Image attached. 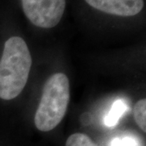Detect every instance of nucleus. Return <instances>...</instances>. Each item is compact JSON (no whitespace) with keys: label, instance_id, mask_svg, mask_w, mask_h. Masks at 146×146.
Masks as SVG:
<instances>
[{"label":"nucleus","instance_id":"obj_1","mask_svg":"<svg viewBox=\"0 0 146 146\" xmlns=\"http://www.w3.org/2000/svg\"><path fill=\"white\" fill-rule=\"evenodd\" d=\"M32 67L26 42L20 36L7 40L0 59V98L11 100L25 89Z\"/></svg>","mask_w":146,"mask_h":146},{"label":"nucleus","instance_id":"obj_2","mask_svg":"<svg viewBox=\"0 0 146 146\" xmlns=\"http://www.w3.org/2000/svg\"><path fill=\"white\" fill-rule=\"evenodd\" d=\"M70 95V82L65 74L54 73L47 80L34 116L38 130L50 131L60 123L66 115Z\"/></svg>","mask_w":146,"mask_h":146},{"label":"nucleus","instance_id":"obj_3","mask_svg":"<svg viewBox=\"0 0 146 146\" xmlns=\"http://www.w3.org/2000/svg\"><path fill=\"white\" fill-rule=\"evenodd\" d=\"M25 15L35 26L50 29L63 17L65 0H21Z\"/></svg>","mask_w":146,"mask_h":146},{"label":"nucleus","instance_id":"obj_4","mask_svg":"<svg viewBox=\"0 0 146 146\" xmlns=\"http://www.w3.org/2000/svg\"><path fill=\"white\" fill-rule=\"evenodd\" d=\"M85 2L97 10L119 16H136L144 7L143 0H85Z\"/></svg>","mask_w":146,"mask_h":146},{"label":"nucleus","instance_id":"obj_5","mask_svg":"<svg viewBox=\"0 0 146 146\" xmlns=\"http://www.w3.org/2000/svg\"><path fill=\"white\" fill-rule=\"evenodd\" d=\"M127 109H128L127 105L126 104L123 100H116L112 105L109 113L105 117V125L110 127H115L118 123L120 118L127 110Z\"/></svg>","mask_w":146,"mask_h":146},{"label":"nucleus","instance_id":"obj_6","mask_svg":"<svg viewBox=\"0 0 146 146\" xmlns=\"http://www.w3.org/2000/svg\"><path fill=\"white\" fill-rule=\"evenodd\" d=\"M134 119L144 132L146 131V100L141 99L134 106Z\"/></svg>","mask_w":146,"mask_h":146},{"label":"nucleus","instance_id":"obj_7","mask_svg":"<svg viewBox=\"0 0 146 146\" xmlns=\"http://www.w3.org/2000/svg\"><path fill=\"white\" fill-rule=\"evenodd\" d=\"M65 146H98L89 136L84 133H74L69 136Z\"/></svg>","mask_w":146,"mask_h":146},{"label":"nucleus","instance_id":"obj_8","mask_svg":"<svg viewBox=\"0 0 146 146\" xmlns=\"http://www.w3.org/2000/svg\"><path fill=\"white\" fill-rule=\"evenodd\" d=\"M110 146H141V143L135 136H124L114 138Z\"/></svg>","mask_w":146,"mask_h":146}]
</instances>
